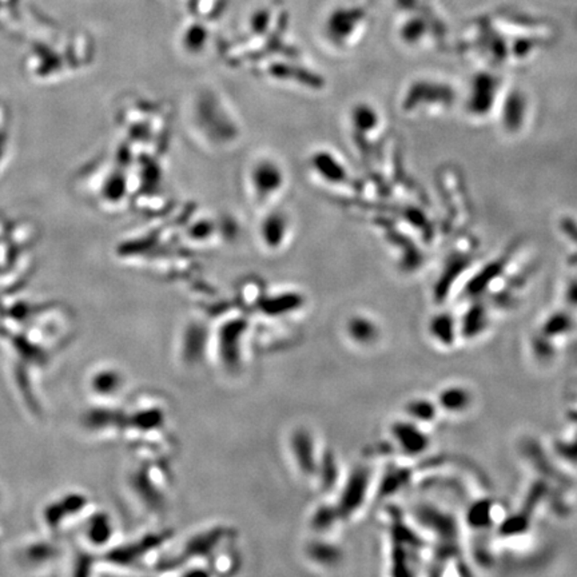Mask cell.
<instances>
[{"label": "cell", "instance_id": "ba28073f", "mask_svg": "<svg viewBox=\"0 0 577 577\" xmlns=\"http://www.w3.org/2000/svg\"><path fill=\"white\" fill-rule=\"evenodd\" d=\"M353 127L363 136H376L382 127V118L379 110L369 103H360L350 113Z\"/></svg>", "mask_w": 577, "mask_h": 577}, {"label": "cell", "instance_id": "277c9868", "mask_svg": "<svg viewBox=\"0 0 577 577\" xmlns=\"http://www.w3.org/2000/svg\"><path fill=\"white\" fill-rule=\"evenodd\" d=\"M251 194L258 204L267 205L285 190L286 174L280 162L273 158H259L249 173Z\"/></svg>", "mask_w": 577, "mask_h": 577}, {"label": "cell", "instance_id": "7a4b0ae2", "mask_svg": "<svg viewBox=\"0 0 577 577\" xmlns=\"http://www.w3.org/2000/svg\"><path fill=\"white\" fill-rule=\"evenodd\" d=\"M459 101L458 90L441 79L418 78L407 84L403 95V111L409 116H445Z\"/></svg>", "mask_w": 577, "mask_h": 577}, {"label": "cell", "instance_id": "9c48e42d", "mask_svg": "<svg viewBox=\"0 0 577 577\" xmlns=\"http://www.w3.org/2000/svg\"><path fill=\"white\" fill-rule=\"evenodd\" d=\"M400 38L410 48L425 45L424 42L429 38V26L420 16L405 19L400 26Z\"/></svg>", "mask_w": 577, "mask_h": 577}, {"label": "cell", "instance_id": "3957f363", "mask_svg": "<svg viewBox=\"0 0 577 577\" xmlns=\"http://www.w3.org/2000/svg\"><path fill=\"white\" fill-rule=\"evenodd\" d=\"M504 78L489 70L478 71L468 83L464 98V111L473 122H484L496 113L504 92Z\"/></svg>", "mask_w": 577, "mask_h": 577}, {"label": "cell", "instance_id": "5b68a950", "mask_svg": "<svg viewBox=\"0 0 577 577\" xmlns=\"http://www.w3.org/2000/svg\"><path fill=\"white\" fill-rule=\"evenodd\" d=\"M500 130L508 136H520L527 128L530 117V102L527 92L520 87H505L496 110Z\"/></svg>", "mask_w": 577, "mask_h": 577}, {"label": "cell", "instance_id": "8992f818", "mask_svg": "<svg viewBox=\"0 0 577 577\" xmlns=\"http://www.w3.org/2000/svg\"><path fill=\"white\" fill-rule=\"evenodd\" d=\"M292 235V223L289 215L281 210H273L265 215L259 228V237L265 248L277 251L285 248Z\"/></svg>", "mask_w": 577, "mask_h": 577}, {"label": "cell", "instance_id": "6da1fadb", "mask_svg": "<svg viewBox=\"0 0 577 577\" xmlns=\"http://www.w3.org/2000/svg\"><path fill=\"white\" fill-rule=\"evenodd\" d=\"M371 22L368 0H340L325 13L319 34L335 50H354L365 39Z\"/></svg>", "mask_w": 577, "mask_h": 577}, {"label": "cell", "instance_id": "52a82bcc", "mask_svg": "<svg viewBox=\"0 0 577 577\" xmlns=\"http://www.w3.org/2000/svg\"><path fill=\"white\" fill-rule=\"evenodd\" d=\"M311 166L314 173L330 185H341L347 179L345 165L333 153L325 150L316 153L311 158Z\"/></svg>", "mask_w": 577, "mask_h": 577}]
</instances>
